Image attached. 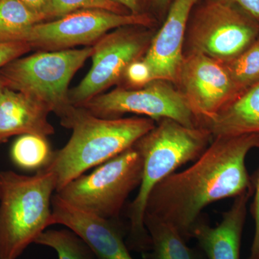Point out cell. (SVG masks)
<instances>
[{
    "mask_svg": "<svg viewBox=\"0 0 259 259\" xmlns=\"http://www.w3.org/2000/svg\"><path fill=\"white\" fill-rule=\"evenodd\" d=\"M236 5L259 23V0H220Z\"/></svg>",
    "mask_w": 259,
    "mask_h": 259,
    "instance_id": "484cf974",
    "label": "cell"
},
{
    "mask_svg": "<svg viewBox=\"0 0 259 259\" xmlns=\"http://www.w3.org/2000/svg\"><path fill=\"white\" fill-rule=\"evenodd\" d=\"M187 34L190 51L228 63L254 42L259 23L236 5L209 0L196 10Z\"/></svg>",
    "mask_w": 259,
    "mask_h": 259,
    "instance_id": "52a82bcc",
    "label": "cell"
},
{
    "mask_svg": "<svg viewBox=\"0 0 259 259\" xmlns=\"http://www.w3.org/2000/svg\"><path fill=\"white\" fill-rule=\"evenodd\" d=\"M122 79L125 80L128 85L126 88L129 89L143 88L154 80L151 68L143 57L134 61L127 66Z\"/></svg>",
    "mask_w": 259,
    "mask_h": 259,
    "instance_id": "603a6c76",
    "label": "cell"
},
{
    "mask_svg": "<svg viewBox=\"0 0 259 259\" xmlns=\"http://www.w3.org/2000/svg\"><path fill=\"white\" fill-rule=\"evenodd\" d=\"M54 172L0 171V259H17L51 226Z\"/></svg>",
    "mask_w": 259,
    "mask_h": 259,
    "instance_id": "277c9868",
    "label": "cell"
},
{
    "mask_svg": "<svg viewBox=\"0 0 259 259\" xmlns=\"http://www.w3.org/2000/svg\"><path fill=\"white\" fill-rule=\"evenodd\" d=\"M93 51V46L21 56L0 69V81L5 88L41 103L61 122L74 107L69 99L70 81Z\"/></svg>",
    "mask_w": 259,
    "mask_h": 259,
    "instance_id": "5b68a950",
    "label": "cell"
},
{
    "mask_svg": "<svg viewBox=\"0 0 259 259\" xmlns=\"http://www.w3.org/2000/svg\"><path fill=\"white\" fill-rule=\"evenodd\" d=\"M3 88V83L1 82V81H0V91H1L2 88Z\"/></svg>",
    "mask_w": 259,
    "mask_h": 259,
    "instance_id": "f546056e",
    "label": "cell"
},
{
    "mask_svg": "<svg viewBox=\"0 0 259 259\" xmlns=\"http://www.w3.org/2000/svg\"><path fill=\"white\" fill-rule=\"evenodd\" d=\"M198 1L172 0L164 23L143 57L152 71L153 79L177 83L191 13Z\"/></svg>",
    "mask_w": 259,
    "mask_h": 259,
    "instance_id": "4fadbf2b",
    "label": "cell"
},
{
    "mask_svg": "<svg viewBox=\"0 0 259 259\" xmlns=\"http://www.w3.org/2000/svg\"><path fill=\"white\" fill-rule=\"evenodd\" d=\"M157 122L134 145L144 159V173L139 193L127 209V244L137 251L151 250L144 216L151 191L180 167L197 160L213 139L203 127H187L171 119H162Z\"/></svg>",
    "mask_w": 259,
    "mask_h": 259,
    "instance_id": "3957f363",
    "label": "cell"
},
{
    "mask_svg": "<svg viewBox=\"0 0 259 259\" xmlns=\"http://www.w3.org/2000/svg\"><path fill=\"white\" fill-rule=\"evenodd\" d=\"M49 109L41 103L3 86L0 91V145L24 134L47 137L55 134Z\"/></svg>",
    "mask_w": 259,
    "mask_h": 259,
    "instance_id": "9a60e30c",
    "label": "cell"
},
{
    "mask_svg": "<svg viewBox=\"0 0 259 259\" xmlns=\"http://www.w3.org/2000/svg\"><path fill=\"white\" fill-rule=\"evenodd\" d=\"M240 95L259 81V35L238 57L225 63Z\"/></svg>",
    "mask_w": 259,
    "mask_h": 259,
    "instance_id": "44dd1931",
    "label": "cell"
},
{
    "mask_svg": "<svg viewBox=\"0 0 259 259\" xmlns=\"http://www.w3.org/2000/svg\"><path fill=\"white\" fill-rule=\"evenodd\" d=\"M125 7L131 14L139 15L146 13V9L151 0H115Z\"/></svg>",
    "mask_w": 259,
    "mask_h": 259,
    "instance_id": "4316f807",
    "label": "cell"
},
{
    "mask_svg": "<svg viewBox=\"0 0 259 259\" xmlns=\"http://www.w3.org/2000/svg\"><path fill=\"white\" fill-rule=\"evenodd\" d=\"M105 119L121 118L127 113L145 115L155 122L171 119L190 127H200L187 99L173 83L153 80L139 89L118 88L102 93L80 106Z\"/></svg>",
    "mask_w": 259,
    "mask_h": 259,
    "instance_id": "ba28073f",
    "label": "cell"
},
{
    "mask_svg": "<svg viewBox=\"0 0 259 259\" xmlns=\"http://www.w3.org/2000/svg\"><path fill=\"white\" fill-rule=\"evenodd\" d=\"M51 209V226L63 225L74 231L88 245L97 259H134L115 221L76 208L56 193L52 197Z\"/></svg>",
    "mask_w": 259,
    "mask_h": 259,
    "instance_id": "7c38bea8",
    "label": "cell"
},
{
    "mask_svg": "<svg viewBox=\"0 0 259 259\" xmlns=\"http://www.w3.org/2000/svg\"><path fill=\"white\" fill-rule=\"evenodd\" d=\"M144 159L134 146L100 165L90 175L71 181L56 194L84 212L115 221L126 200L141 185Z\"/></svg>",
    "mask_w": 259,
    "mask_h": 259,
    "instance_id": "8992f818",
    "label": "cell"
},
{
    "mask_svg": "<svg viewBox=\"0 0 259 259\" xmlns=\"http://www.w3.org/2000/svg\"><path fill=\"white\" fill-rule=\"evenodd\" d=\"M148 13L121 15L102 10H80L51 22L37 23L24 42L42 51L66 50L76 46L93 47L110 30L124 26L151 28Z\"/></svg>",
    "mask_w": 259,
    "mask_h": 259,
    "instance_id": "30bf717a",
    "label": "cell"
},
{
    "mask_svg": "<svg viewBox=\"0 0 259 259\" xmlns=\"http://www.w3.org/2000/svg\"><path fill=\"white\" fill-rule=\"evenodd\" d=\"M29 8L44 15L48 20V13L50 8L51 0H20Z\"/></svg>",
    "mask_w": 259,
    "mask_h": 259,
    "instance_id": "83f0119b",
    "label": "cell"
},
{
    "mask_svg": "<svg viewBox=\"0 0 259 259\" xmlns=\"http://www.w3.org/2000/svg\"><path fill=\"white\" fill-rule=\"evenodd\" d=\"M172 0H151V4L160 10L166 9L167 7H169Z\"/></svg>",
    "mask_w": 259,
    "mask_h": 259,
    "instance_id": "f1b7e54d",
    "label": "cell"
},
{
    "mask_svg": "<svg viewBox=\"0 0 259 259\" xmlns=\"http://www.w3.org/2000/svg\"><path fill=\"white\" fill-rule=\"evenodd\" d=\"M53 152L47 137L24 134L13 143L10 157L13 163L22 169L38 171L47 166Z\"/></svg>",
    "mask_w": 259,
    "mask_h": 259,
    "instance_id": "d6986e66",
    "label": "cell"
},
{
    "mask_svg": "<svg viewBox=\"0 0 259 259\" xmlns=\"http://www.w3.org/2000/svg\"><path fill=\"white\" fill-rule=\"evenodd\" d=\"M252 182L253 200L250 206V211L254 220L255 232L248 259H259V166L258 169L252 177Z\"/></svg>",
    "mask_w": 259,
    "mask_h": 259,
    "instance_id": "cb8c5ba5",
    "label": "cell"
},
{
    "mask_svg": "<svg viewBox=\"0 0 259 259\" xmlns=\"http://www.w3.org/2000/svg\"><path fill=\"white\" fill-rule=\"evenodd\" d=\"M201 127L212 138L259 134V81L238 95Z\"/></svg>",
    "mask_w": 259,
    "mask_h": 259,
    "instance_id": "2e32d148",
    "label": "cell"
},
{
    "mask_svg": "<svg viewBox=\"0 0 259 259\" xmlns=\"http://www.w3.org/2000/svg\"><path fill=\"white\" fill-rule=\"evenodd\" d=\"M259 147V134L213 138L193 164L175 172L151 191L146 212L173 226L186 241L202 210L221 199L236 197L253 187L245 158Z\"/></svg>",
    "mask_w": 259,
    "mask_h": 259,
    "instance_id": "6da1fadb",
    "label": "cell"
},
{
    "mask_svg": "<svg viewBox=\"0 0 259 259\" xmlns=\"http://www.w3.org/2000/svg\"><path fill=\"white\" fill-rule=\"evenodd\" d=\"M177 83L200 127L240 95L225 63L194 51L184 56Z\"/></svg>",
    "mask_w": 259,
    "mask_h": 259,
    "instance_id": "8fae6325",
    "label": "cell"
},
{
    "mask_svg": "<svg viewBox=\"0 0 259 259\" xmlns=\"http://www.w3.org/2000/svg\"><path fill=\"white\" fill-rule=\"evenodd\" d=\"M80 10H102L117 14H131L115 0H51L48 19L61 18Z\"/></svg>",
    "mask_w": 259,
    "mask_h": 259,
    "instance_id": "7402d4cb",
    "label": "cell"
},
{
    "mask_svg": "<svg viewBox=\"0 0 259 259\" xmlns=\"http://www.w3.org/2000/svg\"><path fill=\"white\" fill-rule=\"evenodd\" d=\"M61 125L72 130V135L64 147L53 152L44 167L55 175L56 192L90 168L134 146L155 127L156 122L148 117L101 118L74 106Z\"/></svg>",
    "mask_w": 259,
    "mask_h": 259,
    "instance_id": "7a4b0ae2",
    "label": "cell"
},
{
    "mask_svg": "<svg viewBox=\"0 0 259 259\" xmlns=\"http://www.w3.org/2000/svg\"><path fill=\"white\" fill-rule=\"evenodd\" d=\"M45 20L20 0H0V44L24 42L32 27Z\"/></svg>",
    "mask_w": 259,
    "mask_h": 259,
    "instance_id": "ac0fdd59",
    "label": "cell"
},
{
    "mask_svg": "<svg viewBox=\"0 0 259 259\" xmlns=\"http://www.w3.org/2000/svg\"><path fill=\"white\" fill-rule=\"evenodd\" d=\"M253 188L235 197L231 208L222 214L221 222L212 227L201 216L192 231V238L207 259H241V245L247 205Z\"/></svg>",
    "mask_w": 259,
    "mask_h": 259,
    "instance_id": "5bb4252c",
    "label": "cell"
},
{
    "mask_svg": "<svg viewBox=\"0 0 259 259\" xmlns=\"http://www.w3.org/2000/svg\"><path fill=\"white\" fill-rule=\"evenodd\" d=\"M35 243L55 250L59 259L96 258L82 238L69 228L42 232Z\"/></svg>",
    "mask_w": 259,
    "mask_h": 259,
    "instance_id": "ffe728a7",
    "label": "cell"
},
{
    "mask_svg": "<svg viewBox=\"0 0 259 259\" xmlns=\"http://www.w3.org/2000/svg\"><path fill=\"white\" fill-rule=\"evenodd\" d=\"M31 50V47L25 42L0 44V69L10 61L21 57Z\"/></svg>",
    "mask_w": 259,
    "mask_h": 259,
    "instance_id": "d4e9b609",
    "label": "cell"
},
{
    "mask_svg": "<svg viewBox=\"0 0 259 259\" xmlns=\"http://www.w3.org/2000/svg\"><path fill=\"white\" fill-rule=\"evenodd\" d=\"M145 27L124 26L105 34L93 46L91 69L69 90L74 106L80 107L123 79L127 66L144 57L153 36Z\"/></svg>",
    "mask_w": 259,
    "mask_h": 259,
    "instance_id": "9c48e42d",
    "label": "cell"
},
{
    "mask_svg": "<svg viewBox=\"0 0 259 259\" xmlns=\"http://www.w3.org/2000/svg\"><path fill=\"white\" fill-rule=\"evenodd\" d=\"M144 225L151 239V259H207L200 248H190L168 223L145 213Z\"/></svg>",
    "mask_w": 259,
    "mask_h": 259,
    "instance_id": "e0dca14e",
    "label": "cell"
}]
</instances>
